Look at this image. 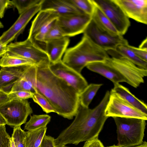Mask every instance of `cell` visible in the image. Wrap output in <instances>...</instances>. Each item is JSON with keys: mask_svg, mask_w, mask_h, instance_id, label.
<instances>
[{"mask_svg": "<svg viewBox=\"0 0 147 147\" xmlns=\"http://www.w3.org/2000/svg\"><path fill=\"white\" fill-rule=\"evenodd\" d=\"M40 5V10H53L59 16L84 14L74 5L71 0H42Z\"/></svg>", "mask_w": 147, "mask_h": 147, "instance_id": "obj_17", "label": "cell"}, {"mask_svg": "<svg viewBox=\"0 0 147 147\" xmlns=\"http://www.w3.org/2000/svg\"><path fill=\"white\" fill-rule=\"evenodd\" d=\"M139 48L147 50V38H146L143 41L140 45Z\"/></svg>", "mask_w": 147, "mask_h": 147, "instance_id": "obj_42", "label": "cell"}, {"mask_svg": "<svg viewBox=\"0 0 147 147\" xmlns=\"http://www.w3.org/2000/svg\"><path fill=\"white\" fill-rule=\"evenodd\" d=\"M57 147H69L66 146H61Z\"/></svg>", "mask_w": 147, "mask_h": 147, "instance_id": "obj_46", "label": "cell"}, {"mask_svg": "<svg viewBox=\"0 0 147 147\" xmlns=\"http://www.w3.org/2000/svg\"><path fill=\"white\" fill-rule=\"evenodd\" d=\"M83 33L94 44L107 51H115L119 45L129 44L123 36L112 35L102 30L92 19Z\"/></svg>", "mask_w": 147, "mask_h": 147, "instance_id": "obj_8", "label": "cell"}, {"mask_svg": "<svg viewBox=\"0 0 147 147\" xmlns=\"http://www.w3.org/2000/svg\"><path fill=\"white\" fill-rule=\"evenodd\" d=\"M114 85V87L110 91L111 92L115 94L130 105L147 115L146 104L136 97L127 88L119 83Z\"/></svg>", "mask_w": 147, "mask_h": 147, "instance_id": "obj_20", "label": "cell"}, {"mask_svg": "<svg viewBox=\"0 0 147 147\" xmlns=\"http://www.w3.org/2000/svg\"><path fill=\"white\" fill-rule=\"evenodd\" d=\"M91 16L92 20L101 29L112 35H121L107 17L95 5Z\"/></svg>", "mask_w": 147, "mask_h": 147, "instance_id": "obj_22", "label": "cell"}, {"mask_svg": "<svg viewBox=\"0 0 147 147\" xmlns=\"http://www.w3.org/2000/svg\"><path fill=\"white\" fill-rule=\"evenodd\" d=\"M107 147H147V143L146 142L144 141L140 145L133 146H122L118 145H114L111 146H107Z\"/></svg>", "mask_w": 147, "mask_h": 147, "instance_id": "obj_41", "label": "cell"}, {"mask_svg": "<svg viewBox=\"0 0 147 147\" xmlns=\"http://www.w3.org/2000/svg\"><path fill=\"white\" fill-rule=\"evenodd\" d=\"M49 66H37L36 90L47 98L55 113L71 119L76 116L80 104L79 94L66 82L54 74Z\"/></svg>", "mask_w": 147, "mask_h": 147, "instance_id": "obj_2", "label": "cell"}, {"mask_svg": "<svg viewBox=\"0 0 147 147\" xmlns=\"http://www.w3.org/2000/svg\"><path fill=\"white\" fill-rule=\"evenodd\" d=\"M7 124L6 121L2 115L0 113V125Z\"/></svg>", "mask_w": 147, "mask_h": 147, "instance_id": "obj_43", "label": "cell"}, {"mask_svg": "<svg viewBox=\"0 0 147 147\" xmlns=\"http://www.w3.org/2000/svg\"><path fill=\"white\" fill-rule=\"evenodd\" d=\"M42 0H13L11 5L15 7L19 13L21 14L30 8L40 3Z\"/></svg>", "mask_w": 147, "mask_h": 147, "instance_id": "obj_30", "label": "cell"}, {"mask_svg": "<svg viewBox=\"0 0 147 147\" xmlns=\"http://www.w3.org/2000/svg\"><path fill=\"white\" fill-rule=\"evenodd\" d=\"M40 3L35 5L20 14L12 26L0 36V43L7 45L13 40L23 31L32 17L40 10Z\"/></svg>", "mask_w": 147, "mask_h": 147, "instance_id": "obj_14", "label": "cell"}, {"mask_svg": "<svg viewBox=\"0 0 147 147\" xmlns=\"http://www.w3.org/2000/svg\"><path fill=\"white\" fill-rule=\"evenodd\" d=\"M7 45H3L0 43V57H2L7 53Z\"/></svg>", "mask_w": 147, "mask_h": 147, "instance_id": "obj_40", "label": "cell"}, {"mask_svg": "<svg viewBox=\"0 0 147 147\" xmlns=\"http://www.w3.org/2000/svg\"><path fill=\"white\" fill-rule=\"evenodd\" d=\"M102 84H91L88 85L79 94L80 104L82 106L89 108V106Z\"/></svg>", "mask_w": 147, "mask_h": 147, "instance_id": "obj_24", "label": "cell"}, {"mask_svg": "<svg viewBox=\"0 0 147 147\" xmlns=\"http://www.w3.org/2000/svg\"><path fill=\"white\" fill-rule=\"evenodd\" d=\"M9 5H11V1L0 0V18H2L4 15L5 10Z\"/></svg>", "mask_w": 147, "mask_h": 147, "instance_id": "obj_38", "label": "cell"}, {"mask_svg": "<svg viewBox=\"0 0 147 147\" xmlns=\"http://www.w3.org/2000/svg\"><path fill=\"white\" fill-rule=\"evenodd\" d=\"M110 92L105 114L108 117L136 118L146 120V114L130 105L115 94Z\"/></svg>", "mask_w": 147, "mask_h": 147, "instance_id": "obj_12", "label": "cell"}, {"mask_svg": "<svg viewBox=\"0 0 147 147\" xmlns=\"http://www.w3.org/2000/svg\"><path fill=\"white\" fill-rule=\"evenodd\" d=\"M92 19L85 14H73L59 16L57 22L64 36L72 37L83 33Z\"/></svg>", "mask_w": 147, "mask_h": 147, "instance_id": "obj_11", "label": "cell"}, {"mask_svg": "<svg viewBox=\"0 0 147 147\" xmlns=\"http://www.w3.org/2000/svg\"><path fill=\"white\" fill-rule=\"evenodd\" d=\"M98 137L86 141L83 147H105Z\"/></svg>", "mask_w": 147, "mask_h": 147, "instance_id": "obj_37", "label": "cell"}, {"mask_svg": "<svg viewBox=\"0 0 147 147\" xmlns=\"http://www.w3.org/2000/svg\"><path fill=\"white\" fill-rule=\"evenodd\" d=\"M57 22L50 28L46 34L45 37V43L51 40L64 36L61 30L58 25Z\"/></svg>", "mask_w": 147, "mask_h": 147, "instance_id": "obj_32", "label": "cell"}, {"mask_svg": "<svg viewBox=\"0 0 147 147\" xmlns=\"http://www.w3.org/2000/svg\"><path fill=\"white\" fill-rule=\"evenodd\" d=\"M107 52L94 44L84 35L76 45L67 49L62 61L67 65L81 73L88 64L105 62L109 57Z\"/></svg>", "mask_w": 147, "mask_h": 147, "instance_id": "obj_3", "label": "cell"}, {"mask_svg": "<svg viewBox=\"0 0 147 147\" xmlns=\"http://www.w3.org/2000/svg\"><path fill=\"white\" fill-rule=\"evenodd\" d=\"M37 71L36 65H30L20 79L13 86L10 92L27 91L35 92L36 90Z\"/></svg>", "mask_w": 147, "mask_h": 147, "instance_id": "obj_18", "label": "cell"}, {"mask_svg": "<svg viewBox=\"0 0 147 147\" xmlns=\"http://www.w3.org/2000/svg\"><path fill=\"white\" fill-rule=\"evenodd\" d=\"M51 72L71 86L80 94L88 85L81 73L68 67L62 61L50 63L49 66Z\"/></svg>", "mask_w": 147, "mask_h": 147, "instance_id": "obj_13", "label": "cell"}, {"mask_svg": "<svg viewBox=\"0 0 147 147\" xmlns=\"http://www.w3.org/2000/svg\"><path fill=\"white\" fill-rule=\"evenodd\" d=\"M110 95V92L107 91L99 103L92 109L80 104L73 121L55 139V147L69 144L77 145L98 137L109 118L105 115V111Z\"/></svg>", "mask_w": 147, "mask_h": 147, "instance_id": "obj_1", "label": "cell"}, {"mask_svg": "<svg viewBox=\"0 0 147 147\" xmlns=\"http://www.w3.org/2000/svg\"><path fill=\"white\" fill-rule=\"evenodd\" d=\"M47 127L26 132V147H39L46 134Z\"/></svg>", "mask_w": 147, "mask_h": 147, "instance_id": "obj_23", "label": "cell"}, {"mask_svg": "<svg viewBox=\"0 0 147 147\" xmlns=\"http://www.w3.org/2000/svg\"><path fill=\"white\" fill-rule=\"evenodd\" d=\"M127 45L118 46L115 51L119 55L125 57L137 66L147 69V62L139 58Z\"/></svg>", "mask_w": 147, "mask_h": 147, "instance_id": "obj_26", "label": "cell"}, {"mask_svg": "<svg viewBox=\"0 0 147 147\" xmlns=\"http://www.w3.org/2000/svg\"><path fill=\"white\" fill-rule=\"evenodd\" d=\"M11 100L8 96V94L0 89V105L5 103Z\"/></svg>", "mask_w": 147, "mask_h": 147, "instance_id": "obj_39", "label": "cell"}, {"mask_svg": "<svg viewBox=\"0 0 147 147\" xmlns=\"http://www.w3.org/2000/svg\"><path fill=\"white\" fill-rule=\"evenodd\" d=\"M74 5L85 14L92 16L95 5L92 0H71Z\"/></svg>", "mask_w": 147, "mask_h": 147, "instance_id": "obj_29", "label": "cell"}, {"mask_svg": "<svg viewBox=\"0 0 147 147\" xmlns=\"http://www.w3.org/2000/svg\"><path fill=\"white\" fill-rule=\"evenodd\" d=\"M26 132L21 129L20 126L14 127L11 138L15 147H26Z\"/></svg>", "mask_w": 147, "mask_h": 147, "instance_id": "obj_31", "label": "cell"}, {"mask_svg": "<svg viewBox=\"0 0 147 147\" xmlns=\"http://www.w3.org/2000/svg\"><path fill=\"white\" fill-rule=\"evenodd\" d=\"M114 0L129 18L147 24V0Z\"/></svg>", "mask_w": 147, "mask_h": 147, "instance_id": "obj_15", "label": "cell"}, {"mask_svg": "<svg viewBox=\"0 0 147 147\" xmlns=\"http://www.w3.org/2000/svg\"><path fill=\"white\" fill-rule=\"evenodd\" d=\"M33 111L26 100H11L0 105V113L10 126H20L26 123L27 117Z\"/></svg>", "mask_w": 147, "mask_h": 147, "instance_id": "obj_9", "label": "cell"}, {"mask_svg": "<svg viewBox=\"0 0 147 147\" xmlns=\"http://www.w3.org/2000/svg\"><path fill=\"white\" fill-rule=\"evenodd\" d=\"M127 46L139 58L147 62V50L131 46L129 44Z\"/></svg>", "mask_w": 147, "mask_h": 147, "instance_id": "obj_35", "label": "cell"}, {"mask_svg": "<svg viewBox=\"0 0 147 147\" xmlns=\"http://www.w3.org/2000/svg\"><path fill=\"white\" fill-rule=\"evenodd\" d=\"M55 139L54 138L47 136L46 134L44 136L40 147H55L54 143Z\"/></svg>", "mask_w": 147, "mask_h": 147, "instance_id": "obj_36", "label": "cell"}, {"mask_svg": "<svg viewBox=\"0 0 147 147\" xmlns=\"http://www.w3.org/2000/svg\"><path fill=\"white\" fill-rule=\"evenodd\" d=\"M30 65L2 67L0 70V89L8 94L13 86L21 77Z\"/></svg>", "mask_w": 147, "mask_h": 147, "instance_id": "obj_16", "label": "cell"}, {"mask_svg": "<svg viewBox=\"0 0 147 147\" xmlns=\"http://www.w3.org/2000/svg\"><path fill=\"white\" fill-rule=\"evenodd\" d=\"M59 17V16L53 11L40 10L32 22L28 38L45 51V36Z\"/></svg>", "mask_w": 147, "mask_h": 147, "instance_id": "obj_7", "label": "cell"}, {"mask_svg": "<svg viewBox=\"0 0 147 147\" xmlns=\"http://www.w3.org/2000/svg\"><path fill=\"white\" fill-rule=\"evenodd\" d=\"M111 21L120 35L123 36L130 26L129 18L114 0H92Z\"/></svg>", "mask_w": 147, "mask_h": 147, "instance_id": "obj_10", "label": "cell"}, {"mask_svg": "<svg viewBox=\"0 0 147 147\" xmlns=\"http://www.w3.org/2000/svg\"><path fill=\"white\" fill-rule=\"evenodd\" d=\"M113 118L117 127V145L133 146L142 143L146 120L136 118Z\"/></svg>", "mask_w": 147, "mask_h": 147, "instance_id": "obj_4", "label": "cell"}, {"mask_svg": "<svg viewBox=\"0 0 147 147\" xmlns=\"http://www.w3.org/2000/svg\"><path fill=\"white\" fill-rule=\"evenodd\" d=\"M11 138L6 131L5 125H0V147H11Z\"/></svg>", "mask_w": 147, "mask_h": 147, "instance_id": "obj_33", "label": "cell"}, {"mask_svg": "<svg viewBox=\"0 0 147 147\" xmlns=\"http://www.w3.org/2000/svg\"><path fill=\"white\" fill-rule=\"evenodd\" d=\"M5 54L28 59L38 67L49 66L51 63L46 52L28 38L24 41L11 43L7 45V51Z\"/></svg>", "mask_w": 147, "mask_h": 147, "instance_id": "obj_6", "label": "cell"}, {"mask_svg": "<svg viewBox=\"0 0 147 147\" xmlns=\"http://www.w3.org/2000/svg\"><path fill=\"white\" fill-rule=\"evenodd\" d=\"M51 117L47 114L34 115L30 116L29 121L25 124L24 129L33 130L47 127Z\"/></svg>", "mask_w": 147, "mask_h": 147, "instance_id": "obj_25", "label": "cell"}, {"mask_svg": "<svg viewBox=\"0 0 147 147\" xmlns=\"http://www.w3.org/2000/svg\"><path fill=\"white\" fill-rule=\"evenodd\" d=\"M86 67L89 70L100 74L109 79L114 84L125 82L123 78L115 69L105 62L91 63Z\"/></svg>", "mask_w": 147, "mask_h": 147, "instance_id": "obj_21", "label": "cell"}, {"mask_svg": "<svg viewBox=\"0 0 147 147\" xmlns=\"http://www.w3.org/2000/svg\"><path fill=\"white\" fill-rule=\"evenodd\" d=\"M111 55L105 62L115 69L123 78L125 82L135 88L144 82L147 69L140 67L114 51H107Z\"/></svg>", "mask_w": 147, "mask_h": 147, "instance_id": "obj_5", "label": "cell"}, {"mask_svg": "<svg viewBox=\"0 0 147 147\" xmlns=\"http://www.w3.org/2000/svg\"><path fill=\"white\" fill-rule=\"evenodd\" d=\"M34 93L27 91H19L10 92L8 94V96L11 100H26L29 98H32Z\"/></svg>", "mask_w": 147, "mask_h": 147, "instance_id": "obj_34", "label": "cell"}, {"mask_svg": "<svg viewBox=\"0 0 147 147\" xmlns=\"http://www.w3.org/2000/svg\"><path fill=\"white\" fill-rule=\"evenodd\" d=\"M68 37H62L51 40L46 43L45 51L51 63H55L61 60L69 42Z\"/></svg>", "mask_w": 147, "mask_h": 147, "instance_id": "obj_19", "label": "cell"}, {"mask_svg": "<svg viewBox=\"0 0 147 147\" xmlns=\"http://www.w3.org/2000/svg\"><path fill=\"white\" fill-rule=\"evenodd\" d=\"M11 147H15L14 142L11 138Z\"/></svg>", "mask_w": 147, "mask_h": 147, "instance_id": "obj_44", "label": "cell"}, {"mask_svg": "<svg viewBox=\"0 0 147 147\" xmlns=\"http://www.w3.org/2000/svg\"><path fill=\"white\" fill-rule=\"evenodd\" d=\"M39 147H40V146Z\"/></svg>", "mask_w": 147, "mask_h": 147, "instance_id": "obj_47", "label": "cell"}, {"mask_svg": "<svg viewBox=\"0 0 147 147\" xmlns=\"http://www.w3.org/2000/svg\"><path fill=\"white\" fill-rule=\"evenodd\" d=\"M3 26L2 23L0 21V28H3Z\"/></svg>", "mask_w": 147, "mask_h": 147, "instance_id": "obj_45", "label": "cell"}, {"mask_svg": "<svg viewBox=\"0 0 147 147\" xmlns=\"http://www.w3.org/2000/svg\"><path fill=\"white\" fill-rule=\"evenodd\" d=\"M32 99L33 101L39 105L46 113H56L55 110L47 98L36 90L34 92Z\"/></svg>", "mask_w": 147, "mask_h": 147, "instance_id": "obj_28", "label": "cell"}, {"mask_svg": "<svg viewBox=\"0 0 147 147\" xmlns=\"http://www.w3.org/2000/svg\"><path fill=\"white\" fill-rule=\"evenodd\" d=\"M31 65L34 64L28 59L18 57L9 56L5 54L0 59V66L2 67Z\"/></svg>", "mask_w": 147, "mask_h": 147, "instance_id": "obj_27", "label": "cell"}]
</instances>
